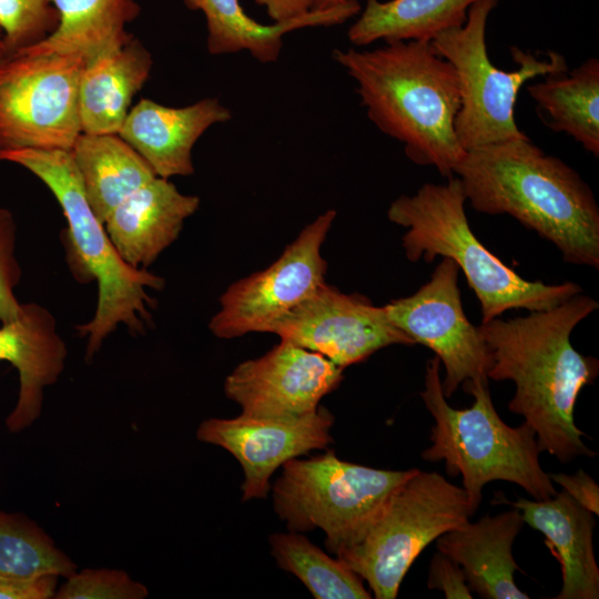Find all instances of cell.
<instances>
[{"mask_svg": "<svg viewBox=\"0 0 599 599\" xmlns=\"http://www.w3.org/2000/svg\"><path fill=\"white\" fill-rule=\"evenodd\" d=\"M598 307L595 298L579 293L548 309L478 326L490 356L488 379L515 384L509 410L535 430L540 450L562 464L596 456L581 439L586 434L573 410L580 390L595 382L599 362L575 349L570 336Z\"/></svg>", "mask_w": 599, "mask_h": 599, "instance_id": "obj_1", "label": "cell"}, {"mask_svg": "<svg viewBox=\"0 0 599 599\" xmlns=\"http://www.w3.org/2000/svg\"><path fill=\"white\" fill-rule=\"evenodd\" d=\"M480 213L508 214L551 242L566 263L599 267V206L589 185L529 138L466 151L454 169Z\"/></svg>", "mask_w": 599, "mask_h": 599, "instance_id": "obj_2", "label": "cell"}, {"mask_svg": "<svg viewBox=\"0 0 599 599\" xmlns=\"http://www.w3.org/2000/svg\"><path fill=\"white\" fill-rule=\"evenodd\" d=\"M333 58L355 81L361 103L379 131L402 142L415 164L453 176L466 153L455 132L459 82L430 41L389 40L373 50L335 49Z\"/></svg>", "mask_w": 599, "mask_h": 599, "instance_id": "obj_3", "label": "cell"}, {"mask_svg": "<svg viewBox=\"0 0 599 599\" xmlns=\"http://www.w3.org/2000/svg\"><path fill=\"white\" fill-rule=\"evenodd\" d=\"M0 161L27 169L52 192L67 220L68 263L78 280L98 284L92 318L75 327L81 336H88L85 361L93 359L120 324L132 335L143 334L154 306L148 290H161L165 281L145 268L130 266L119 255L87 200L70 151L14 150L1 152Z\"/></svg>", "mask_w": 599, "mask_h": 599, "instance_id": "obj_4", "label": "cell"}, {"mask_svg": "<svg viewBox=\"0 0 599 599\" xmlns=\"http://www.w3.org/2000/svg\"><path fill=\"white\" fill-rule=\"evenodd\" d=\"M435 357L426 364L424 389L419 393L434 419L432 445L422 453L429 463L444 461L450 477L461 475L473 514L483 499V488L504 480L524 488L535 500L554 497L557 490L539 460L541 453L535 430L524 422L518 427L507 425L496 412L489 380L463 383L474 404L464 409L447 403Z\"/></svg>", "mask_w": 599, "mask_h": 599, "instance_id": "obj_5", "label": "cell"}, {"mask_svg": "<svg viewBox=\"0 0 599 599\" xmlns=\"http://www.w3.org/2000/svg\"><path fill=\"white\" fill-rule=\"evenodd\" d=\"M466 196L457 176L446 183H425L413 195H400L387 210L390 222L406 229L402 246L412 262L454 261L464 273L481 308V322L510 309L551 308L582 293L573 282L528 281L480 243L469 226Z\"/></svg>", "mask_w": 599, "mask_h": 599, "instance_id": "obj_6", "label": "cell"}, {"mask_svg": "<svg viewBox=\"0 0 599 599\" xmlns=\"http://www.w3.org/2000/svg\"><path fill=\"white\" fill-rule=\"evenodd\" d=\"M498 0H477L463 26L441 31L430 41L458 78L460 106L455 132L466 151L514 139L528 138L517 125L515 105L526 82L537 77L568 71L567 60L550 50L545 58L511 47L514 71L494 65L487 53L488 17Z\"/></svg>", "mask_w": 599, "mask_h": 599, "instance_id": "obj_7", "label": "cell"}, {"mask_svg": "<svg viewBox=\"0 0 599 599\" xmlns=\"http://www.w3.org/2000/svg\"><path fill=\"white\" fill-rule=\"evenodd\" d=\"M272 488L273 506L291 531L319 528L335 556L366 532L392 493L417 468L377 469L339 459L333 450L293 458Z\"/></svg>", "mask_w": 599, "mask_h": 599, "instance_id": "obj_8", "label": "cell"}, {"mask_svg": "<svg viewBox=\"0 0 599 599\" xmlns=\"http://www.w3.org/2000/svg\"><path fill=\"white\" fill-rule=\"evenodd\" d=\"M463 487L436 471H416L389 496L358 542L336 557L376 599H394L419 554L473 516Z\"/></svg>", "mask_w": 599, "mask_h": 599, "instance_id": "obj_9", "label": "cell"}, {"mask_svg": "<svg viewBox=\"0 0 599 599\" xmlns=\"http://www.w3.org/2000/svg\"><path fill=\"white\" fill-rule=\"evenodd\" d=\"M75 54L21 51L0 67V153L70 151L82 133Z\"/></svg>", "mask_w": 599, "mask_h": 599, "instance_id": "obj_10", "label": "cell"}, {"mask_svg": "<svg viewBox=\"0 0 599 599\" xmlns=\"http://www.w3.org/2000/svg\"><path fill=\"white\" fill-rule=\"evenodd\" d=\"M335 217L336 211H325L268 267L230 285L210 331L226 339L268 333L277 319L324 285L327 263L321 250Z\"/></svg>", "mask_w": 599, "mask_h": 599, "instance_id": "obj_11", "label": "cell"}, {"mask_svg": "<svg viewBox=\"0 0 599 599\" xmlns=\"http://www.w3.org/2000/svg\"><path fill=\"white\" fill-rule=\"evenodd\" d=\"M458 273V265L443 257L430 280L413 295L384 305L396 327L439 358L445 369L441 387L446 398L467 380H489V352L478 326L464 312Z\"/></svg>", "mask_w": 599, "mask_h": 599, "instance_id": "obj_12", "label": "cell"}, {"mask_svg": "<svg viewBox=\"0 0 599 599\" xmlns=\"http://www.w3.org/2000/svg\"><path fill=\"white\" fill-rule=\"evenodd\" d=\"M268 333L316 352L343 369L384 347L415 345L392 323L384 306L327 283L277 319Z\"/></svg>", "mask_w": 599, "mask_h": 599, "instance_id": "obj_13", "label": "cell"}, {"mask_svg": "<svg viewBox=\"0 0 599 599\" xmlns=\"http://www.w3.org/2000/svg\"><path fill=\"white\" fill-rule=\"evenodd\" d=\"M332 413L319 405L297 417H254L241 414L233 418L202 422L196 438L220 446L241 464L244 480L243 501L266 498L270 478L290 459L312 450L327 449L333 441Z\"/></svg>", "mask_w": 599, "mask_h": 599, "instance_id": "obj_14", "label": "cell"}, {"mask_svg": "<svg viewBox=\"0 0 599 599\" xmlns=\"http://www.w3.org/2000/svg\"><path fill=\"white\" fill-rule=\"evenodd\" d=\"M343 368L325 356L282 341L261 357L238 364L226 377L224 392L254 417H297L317 409L336 389Z\"/></svg>", "mask_w": 599, "mask_h": 599, "instance_id": "obj_15", "label": "cell"}, {"mask_svg": "<svg viewBox=\"0 0 599 599\" xmlns=\"http://www.w3.org/2000/svg\"><path fill=\"white\" fill-rule=\"evenodd\" d=\"M231 111L216 98H205L182 108L141 99L133 105L119 135L152 167L156 176L194 173L192 150L212 125L225 123Z\"/></svg>", "mask_w": 599, "mask_h": 599, "instance_id": "obj_16", "label": "cell"}, {"mask_svg": "<svg viewBox=\"0 0 599 599\" xmlns=\"http://www.w3.org/2000/svg\"><path fill=\"white\" fill-rule=\"evenodd\" d=\"M67 355L55 318L42 305L22 304L16 319L1 323L0 362L18 370L20 383L17 404L6 419L9 432L19 433L39 418L43 389L58 380Z\"/></svg>", "mask_w": 599, "mask_h": 599, "instance_id": "obj_17", "label": "cell"}, {"mask_svg": "<svg viewBox=\"0 0 599 599\" xmlns=\"http://www.w3.org/2000/svg\"><path fill=\"white\" fill-rule=\"evenodd\" d=\"M199 205V196L155 176L118 204L103 224L122 260L146 270L179 237Z\"/></svg>", "mask_w": 599, "mask_h": 599, "instance_id": "obj_18", "label": "cell"}, {"mask_svg": "<svg viewBox=\"0 0 599 599\" xmlns=\"http://www.w3.org/2000/svg\"><path fill=\"white\" fill-rule=\"evenodd\" d=\"M524 525L516 508L486 515L438 537L437 549L461 567L468 587L481 598L528 599L515 582V572L520 569L512 555Z\"/></svg>", "mask_w": 599, "mask_h": 599, "instance_id": "obj_19", "label": "cell"}, {"mask_svg": "<svg viewBox=\"0 0 599 599\" xmlns=\"http://www.w3.org/2000/svg\"><path fill=\"white\" fill-rule=\"evenodd\" d=\"M521 512L525 524L546 537L561 568L562 586L556 599H598L599 569L592 538L595 516L566 491L546 500H504Z\"/></svg>", "mask_w": 599, "mask_h": 599, "instance_id": "obj_20", "label": "cell"}, {"mask_svg": "<svg viewBox=\"0 0 599 599\" xmlns=\"http://www.w3.org/2000/svg\"><path fill=\"white\" fill-rule=\"evenodd\" d=\"M182 1L187 9L204 14L206 47L211 54L248 51L263 63L277 60L286 33L306 27L341 24L361 11L357 0H346L290 21L262 24L246 14L238 0Z\"/></svg>", "mask_w": 599, "mask_h": 599, "instance_id": "obj_21", "label": "cell"}, {"mask_svg": "<svg viewBox=\"0 0 599 599\" xmlns=\"http://www.w3.org/2000/svg\"><path fill=\"white\" fill-rule=\"evenodd\" d=\"M152 65L150 51L134 35L88 62L79 92L82 132L118 134Z\"/></svg>", "mask_w": 599, "mask_h": 599, "instance_id": "obj_22", "label": "cell"}, {"mask_svg": "<svg viewBox=\"0 0 599 599\" xmlns=\"http://www.w3.org/2000/svg\"><path fill=\"white\" fill-rule=\"evenodd\" d=\"M70 153L87 200L102 223L118 204L156 176L119 134L82 132Z\"/></svg>", "mask_w": 599, "mask_h": 599, "instance_id": "obj_23", "label": "cell"}, {"mask_svg": "<svg viewBox=\"0 0 599 599\" xmlns=\"http://www.w3.org/2000/svg\"><path fill=\"white\" fill-rule=\"evenodd\" d=\"M51 1L58 13L55 30L22 51L75 54L87 63L126 43L133 35L126 26L141 11L138 0Z\"/></svg>", "mask_w": 599, "mask_h": 599, "instance_id": "obj_24", "label": "cell"}, {"mask_svg": "<svg viewBox=\"0 0 599 599\" xmlns=\"http://www.w3.org/2000/svg\"><path fill=\"white\" fill-rule=\"evenodd\" d=\"M529 84L544 123L564 132L598 158L599 155V60L589 58L571 71L547 74Z\"/></svg>", "mask_w": 599, "mask_h": 599, "instance_id": "obj_25", "label": "cell"}, {"mask_svg": "<svg viewBox=\"0 0 599 599\" xmlns=\"http://www.w3.org/2000/svg\"><path fill=\"white\" fill-rule=\"evenodd\" d=\"M477 0H366L361 17L348 29L357 47L377 40L432 41L444 30L463 26Z\"/></svg>", "mask_w": 599, "mask_h": 599, "instance_id": "obj_26", "label": "cell"}, {"mask_svg": "<svg viewBox=\"0 0 599 599\" xmlns=\"http://www.w3.org/2000/svg\"><path fill=\"white\" fill-rule=\"evenodd\" d=\"M281 569L296 576L316 599H369L364 580L338 557L328 556L302 532L270 536Z\"/></svg>", "mask_w": 599, "mask_h": 599, "instance_id": "obj_27", "label": "cell"}, {"mask_svg": "<svg viewBox=\"0 0 599 599\" xmlns=\"http://www.w3.org/2000/svg\"><path fill=\"white\" fill-rule=\"evenodd\" d=\"M74 572L77 565L34 521L0 511V576L69 578Z\"/></svg>", "mask_w": 599, "mask_h": 599, "instance_id": "obj_28", "label": "cell"}, {"mask_svg": "<svg viewBox=\"0 0 599 599\" xmlns=\"http://www.w3.org/2000/svg\"><path fill=\"white\" fill-rule=\"evenodd\" d=\"M57 26L51 0H0V29L9 55L40 43Z\"/></svg>", "mask_w": 599, "mask_h": 599, "instance_id": "obj_29", "label": "cell"}, {"mask_svg": "<svg viewBox=\"0 0 599 599\" xmlns=\"http://www.w3.org/2000/svg\"><path fill=\"white\" fill-rule=\"evenodd\" d=\"M148 588L119 569H83L55 591L58 599H143Z\"/></svg>", "mask_w": 599, "mask_h": 599, "instance_id": "obj_30", "label": "cell"}, {"mask_svg": "<svg viewBox=\"0 0 599 599\" xmlns=\"http://www.w3.org/2000/svg\"><path fill=\"white\" fill-rule=\"evenodd\" d=\"M17 224L12 212L0 207V322L16 319L21 311V303L14 295V288L21 278V267L16 257Z\"/></svg>", "mask_w": 599, "mask_h": 599, "instance_id": "obj_31", "label": "cell"}, {"mask_svg": "<svg viewBox=\"0 0 599 599\" xmlns=\"http://www.w3.org/2000/svg\"><path fill=\"white\" fill-rule=\"evenodd\" d=\"M427 587L440 590L446 599L473 598L461 567L439 551L430 561Z\"/></svg>", "mask_w": 599, "mask_h": 599, "instance_id": "obj_32", "label": "cell"}, {"mask_svg": "<svg viewBox=\"0 0 599 599\" xmlns=\"http://www.w3.org/2000/svg\"><path fill=\"white\" fill-rule=\"evenodd\" d=\"M57 575L0 576V599H48L55 595Z\"/></svg>", "mask_w": 599, "mask_h": 599, "instance_id": "obj_33", "label": "cell"}, {"mask_svg": "<svg viewBox=\"0 0 599 599\" xmlns=\"http://www.w3.org/2000/svg\"><path fill=\"white\" fill-rule=\"evenodd\" d=\"M549 477L552 481L559 484L564 488V491L581 507L591 511L593 515L599 514V486L582 469H579L573 475L551 473Z\"/></svg>", "mask_w": 599, "mask_h": 599, "instance_id": "obj_34", "label": "cell"}, {"mask_svg": "<svg viewBox=\"0 0 599 599\" xmlns=\"http://www.w3.org/2000/svg\"><path fill=\"white\" fill-rule=\"evenodd\" d=\"M265 7L273 23L303 17L313 10L314 0H254Z\"/></svg>", "mask_w": 599, "mask_h": 599, "instance_id": "obj_35", "label": "cell"}, {"mask_svg": "<svg viewBox=\"0 0 599 599\" xmlns=\"http://www.w3.org/2000/svg\"><path fill=\"white\" fill-rule=\"evenodd\" d=\"M346 0H314L313 10H323L336 6Z\"/></svg>", "mask_w": 599, "mask_h": 599, "instance_id": "obj_36", "label": "cell"}, {"mask_svg": "<svg viewBox=\"0 0 599 599\" xmlns=\"http://www.w3.org/2000/svg\"><path fill=\"white\" fill-rule=\"evenodd\" d=\"M11 55H9L6 51V48L3 45L2 41V31L0 29V67L3 64V62Z\"/></svg>", "mask_w": 599, "mask_h": 599, "instance_id": "obj_37", "label": "cell"}]
</instances>
